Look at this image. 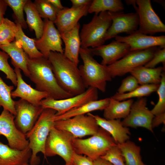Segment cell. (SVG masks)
<instances>
[{"label": "cell", "instance_id": "ac0fdd59", "mask_svg": "<svg viewBox=\"0 0 165 165\" xmlns=\"http://www.w3.org/2000/svg\"><path fill=\"white\" fill-rule=\"evenodd\" d=\"M89 49L93 56H99L102 58L101 64L105 66L114 63L123 58L130 51V47L128 44L116 40L108 44L103 45Z\"/></svg>", "mask_w": 165, "mask_h": 165}, {"label": "cell", "instance_id": "f35d334b", "mask_svg": "<svg viewBox=\"0 0 165 165\" xmlns=\"http://www.w3.org/2000/svg\"><path fill=\"white\" fill-rule=\"evenodd\" d=\"M100 157L113 165H126L122 152L117 144L111 147L104 155Z\"/></svg>", "mask_w": 165, "mask_h": 165}, {"label": "cell", "instance_id": "681fc988", "mask_svg": "<svg viewBox=\"0 0 165 165\" xmlns=\"http://www.w3.org/2000/svg\"><path fill=\"white\" fill-rule=\"evenodd\" d=\"M1 22H0V24Z\"/></svg>", "mask_w": 165, "mask_h": 165}, {"label": "cell", "instance_id": "d6a6232c", "mask_svg": "<svg viewBox=\"0 0 165 165\" xmlns=\"http://www.w3.org/2000/svg\"><path fill=\"white\" fill-rule=\"evenodd\" d=\"M18 26L7 18H4L0 24V46L7 45L15 40Z\"/></svg>", "mask_w": 165, "mask_h": 165}, {"label": "cell", "instance_id": "7a4b0ae2", "mask_svg": "<svg viewBox=\"0 0 165 165\" xmlns=\"http://www.w3.org/2000/svg\"><path fill=\"white\" fill-rule=\"evenodd\" d=\"M48 59L58 84L64 90L75 96L86 90L78 66L63 53L50 52Z\"/></svg>", "mask_w": 165, "mask_h": 165}, {"label": "cell", "instance_id": "ffe728a7", "mask_svg": "<svg viewBox=\"0 0 165 165\" xmlns=\"http://www.w3.org/2000/svg\"><path fill=\"white\" fill-rule=\"evenodd\" d=\"M14 71L16 76L17 83L16 88L12 92V98L20 97L34 105L39 106L42 100L49 97L47 93L35 89L26 83L22 78L20 68L14 67Z\"/></svg>", "mask_w": 165, "mask_h": 165}, {"label": "cell", "instance_id": "f6af8a7d", "mask_svg": "<svg viewBox=\"0 0 165 165\" xmlns=\"http://www.w3.org/2000/svg\"><path fill=\"white\" fill-rule=\"evenodd\" d=\"M7 6L5 0H0V22L4 18Z\"/></svg>", "mask_w": 165, "mask_h": 165}, {"label": "cell", "instance_id": "d6986e66", "mask_svg": "<svg viewBox=\"0 0 165 165\" xmlns=\"http://www.w3.org/2000/svg\"><path fill=\"white\" fill-rule=\"evenodd\" d=\"M90 5L78 8L64 7L59 10L54 23L60 34L73 28L81 17L86 16Z\"/></svg>", "mask_w": 165, "mask_h": 165}, {"label": "cell", "instance_id": "52a82bcc", "mask_svg": "<svg viewBox=\"0 0 165 165\" xmlns=\"http://www.w3.org/2000/svg\"><path fill=\"white\" fill-rule=\"evenodd\" d=\"M75 138L69 132L53 127L46 142L44 156L58 155L64 160L65 164H72V157L75 152L73 146Z\"/></svg>", "mask_w": 165, "mask_h": 165}, {"label": "cell", "instance_id": "7bdbcfd3", "mask_svg": "<svg viewBox=\"0 0 165 165\" xmlns=\"http://www.w3.org/2000/svg\"><path fill=\"white\" fill-rule=\"evenodd\" d=\"M165 113L155 116L152 121V128L153 129L162 123L165 124Z\"/></svg>", "mask_w": 165, "mask_h": 165}, {"label": "cell", "instance_id": "4316f807", "mask_svg": "<svg viewBox=\"0 0 165 165\" xmlns=\"http://www.w3.org/2000/svg\"><path fill=\"white\" fill-rule=\"evenodd\" d=\"M164 70L162 67L150 68L143 66L134 69L130 73L137 79L139 85L160 84Z\"/></svg>", "mask_w": 165, "mask_h": 165}, {"label": "cell", "instance_id": "e0dca14e", "mask_svg": "<svg viewBox=\"0 0 165 165\" xmlns=\"http://www.w3.org/2000/svg\"><path fill=\"white\" fill-rule=\"evenodd\" d=\"M115 40L128 44L130 51L145 50L153 47L165 48V36L148 35L139 32L138 30L127 36L117 35Z\"/></svg>", "mask_w": 165, "mask_h": 165}, {"label": "cell", "instance_id": "8fae6325", "mask_svg": "<svg viewBox=\"0 0 165 165\" xmlns=\"http://www.w3.org/2000/svg\"><path fill=\"white\" fill-rule=\"evenodd\" d=\"M135 9L139 18L138 31L144 34L153 35L165 32V25L153 10L150 0H136Z\"/></svg>", "mask_w": 165, "mask_h": 165}, {"label": "cell", "instance_id": "30bf717a", "mask_svg": "<svg viewBox=\"0 0 165 165\" xmlns=\"http://www.w3.org/2000/svg\"><path fill=\"white\" fill-rule=\"evenodd\" d=\"M98 90L89 87L83 92L68 98L55 100L48 97L42 100L40 105L44 108H50L57 111L56 116L63 114L91 101L98 100Z\"/></svg>", "mask_w": 165, "mask_h": 165}, {"label": "cell", "instance_id": "6da1fadb", "mask_svg": "<svg viewBox=\"0 0 165 165\" xmlns=\"http://www.w3.org/2000/svg\"><path fill=\"white\" fill-rule=\"evenodd\" d=\"M27 67L29 73L28 78L35 84L36 89L47 93L49 97L59 100L74 96L59 86L48 59L43 56L34 58L29 57Z\"/></svg>", "mask_w": 165, "mask_h": 165}, {"label": "cell", "instance_id": "7c38bea8", "mask_svg": "<svg viewBox=\"0 0 165 165\" xmlns=\"http://www.w3.org/2000/svg\"><path fill=\"white\" fill-rule=\"evenodd\" d=\"M14 116L8 110L3 109L0 115V135L6 138L11 148L24 150L29 147V141L16 127Z\"/></svg>", "mask_w": 165, "mask_h": 165}, {"label": "cell", "instance_id": "ee69618b", "mask_svg": "<svg viewBox=\"0 0 165 165\" xmlns=\"http://www.w3.org/2000/svg\"><path fill=\"white\" fill-rule=\"evenodd\" d=\"M72 3L71 7L74 8L80 7L87 5H90L92 2L91 0H71Z\"/></svg>", "mask_w": 165, "mask_h": 165}, {"label": "cell", "instance_id": "f1b7e54d", "mask_svg": "<svg viewBox=\"0 0 165 165\" xmlns=\"http://www.w3.org/2000/svg\"><path fill=\"white\" fill-rule=\"evenodd\" d=\"M117 145L122 152L126 165H146L142 160L140 147L134 142L128 140Z\"/></svg>", "mask_w": 165, "mask_h": 165}, {"label": "cell", "instance_id": "7dc6e473", "mask_svg": "<svg viewBox=\"0 0 165 165\" xmlns=\"http://www.w3.org/2000/svg\"><path fill=\"white\" fill-rule=\"evenodd\" d=\"M53 6L59 10H61L64 8L61 4L60 0H47Z\"/></svg>", "mask_w": 165, "mask_h": 165}, {"label": "cell", "instance_id": "cb8c5ba5", "mask_svg": "<svg viewBox=\"0 0 165 165\" xmlns=\"http://www.w3.org/2000/svg\"><path fill=\"white\" fill-rule=\"evenodd\" d=\"M0 49L11 57L13 66L20 68L28 77L29 73L27 64L29 57L20 45L15 40L7 45L0 46Z\"/></svg>", "mask_w": 165, "mask_h": 165}, {"label": "cell", "instance_id": "603a6c76", "mask_svg": "<svg viewBox=\"0 0 165 165\" xmlns=\"http://www.w3.org/2000/svg\"><path fill=\"white\" fill-rule=\"evenodd\" d=\"M31 154L29 147L18 150L0 141V165H25L28 164Z\"/></svg>", "mask_w": 165, "mask_h": 165}, {"label": "cell", "instance_id": "44dd1931", "mask_svg": "<svg viewBox=\"0 0 165 165\" xmlns=\"http://www.w3.org/2000/svg\"><path fill=\"white\" fill-rule=\"evenodd\" d=\"M80 28L78 23L72 29L60 34L65 45L64 56L77 66L79 62V56L81 46Z\"/></svg>", "mask_w": 165, "mask_h": 165}, {"label": "cell", "instance_id": "d4e9b609", "mask_svg": "<svg viewBox=\"0 0 165 165\" xmlns=\"http://www.w3.org/2000/svg\"><path fill=\"white\" fill-rule=\"evenodd\" d=\"M109 101V97L90 101L63 114L55 115L54 120L55 121L66 119L75 116L87 114L94 111L104 110L108 105Z\"/></svg>", "mask_w": 165, "mask_h": 165}, {"label": "cell", "instance_id": "5bb4252c", "mask_svg": "<svg viewBox=\"0 0 165 165\" xmlns=\"http://www.w3.org/2000/svg\"><path fill=\"white\" fill-rule=\"evenodd\" d=\"M43 31L41 37L35 39L37 49L43 56L48 59L50 52L63 53L62 40L60 33L55 26L54 23L48 19H44Z\"/></svg>", "mask_w": 165, "mask_h": 165}, {"label": "cell", "instance_id": "b9f144b4", "mask_svg": "<svg viewBox=\"0 0 165 165\" xmlns=\"http://www.w3.org/2000/svg\"><path fill=\"white\" fill-rule=\"evenodd\" d=\"M72 165H94L93 160L87 156L74 153L72 159Z\"/></svg>", "mask_w": 165, "mask_h": 165}, {"label": "cell", "instance_id": "83f0119b", "mask_svg": "<svg viewBox=\"0 0 165 165\" xmlns=\"http://www.w3.org/2000/svg\"><path fill=\"white\" fill-rule=\"evenodd\" d=\"M24 11L26 15L27 24L30 30L34 31L36 39L39 38L43 32L44 22L31 0H28L24 6Z\"/></svg>", "mask_w": 165, "mask_h": 165}, {"label": "cell", "instance_id": "3957f363", "mask_svg": "<svg viewBox=\"0 0 165 165\" xmlns=\"http://www.w3.org/2000/svg\"><path fill=\"white\" fill-rule=\"evenodd\" d=\"M57 111L50 108H44L31 130L26 135L29 147L32 152L30 165H38L40 162L39 152L45 155L46 142L50 131L54 126V118Z\"/></svg>", "mask_w": 165, "mask_h": 165}, {"label": "cell", "instance_id": "ba28073f", "mask_svg": "<svg viewBox=\"0 0 165 165\" xmlns=\"http://www.w3.org/2000/svg\"><path fill=\"white\" fill-rule=\"evenodd\" d=\"M159 47L156 46L144 50L130 51L121 59L106 66L107 71L112 78L130 73L134 69L144 66L149 61Z\"/></svg>", "mask_w": 165, "mask_h": 165}, {"label": "cell", "instance_id": "8d00e7d4", "mask_svg": "<svg viewBox=\"0 0 165 165\" xmlns=\"http://www.w3.org/2000/svg\"><path fill=\"white\" fill-rule=\"evenodd\" d=\"M159 99L157 103L151 110L155 116L165 113V74L163 71L161 75V80L156 91Z\"/></svg>", "mask_w": 165, "mask_h": 165}, {"label": "cell", "instance_id": "9a60e30c", "mask_svg": "<svg viewBox=\"0 0 165 165\" xmlns=\"http://www.w3.org/2000/svg\"><path fill=\"white\" fill-rule=\"evenodd\" d=\"M147 104L146 97L138 98L134 102L129 114L122 121L123 125L127 127H143L153 133L151 123L154 116L147 108Z\"/></svg>", "mask_w": 165, "mask_h": 165}, {"label": "cell", "instance_id": "4fadbf2b", "mask_svg": "<svg viewBox=\"0 0 165 165\" xmlns=\"http://www.w3.org/2000/svg\"><path fill=\"white\" fill-rule=\"evenodd\" d=\"M15 123L18 129L26 135L34 126L44 108L21 99L15 101Z\"/></svg>", "mask_w": 165, "mask_h": 165}, {"label": "cell", "instance_id": "2e32d148", "mask_svg": "<svg viewBox=\"0 0 165 165\" xmlns=\"http://www.w3.org/2000/svg\"><path fill=\"white\" fill-rule=\"evenodd\" d=\"M109 12L112 23L106 33L105 41L115 37L119 33H125L130 35L138 30L139 18L136 12Z\"/></svg>", "mask_w": 165, "mask_h": 165}, {"label": "cell", "instance_id": "9c48e42d", "mask_svg": "<svg viewBox=\"0 0 165 165\" xmlns=\"http://www.w3.org/2000/svg\"><path fill=\"white\" fill-rule=\"evenodd\" d=\"M54 127L71 134L75 138L93 135L99 127L91 113L75 116L67 119L55 121Z\"/></svg>", "mask_w": 165, "mask_h": 165}, {"label": "cell", "instance_id": "4dcf8cb0", "mask_svg": "<svg viewBox=\"0 0 165 165\" xmlns=\"http://www.w3.org/2000/svg\"><path fill=\"white\" fill-rule=\"evenodd\" d=\"M18 26V30L16 33L15 40L21 46L22 48L31 58H36L43 56L37 49L35 44V39L27 36L23 32L21 26L16 23Z\"/></svg>", "mask_w": 165, "mask_h": 165}, {"label": "cell", "instance_id": "484cf974", "mask_svg": "<svg viewBox=\"0 0 165 165\" xmlns=\"http://www.w3.org/2000/svg\"><path fill=\"white\" fill-rule=\"evenodd\" d=\"M133 102L131 99L120 101L109 97V104L104 110V118L107 120L124 119L129 114Z\"/></svg>", "mask_w": 165, "mask_h": 165}, {"label": "cell", "instance_id": "bcb514c9", "mask_svg": "<svg viewBox=\"0 0 165 165\" xmlns=\"http://www.w3.org/2000/svg\"><path fill=\"white\" fill-rule=\"evenodd\" d=\"M93 161L94 165H113L108 161L100 157Z\"/></svg>", "mask_w": 165, "mask_h": 165}, {"label": "cell", "instance_id": "1f68e13d", "mask_svg": "<svg viewBox=\"0 0 165 165\" xmlns=\"http://www.w3.org/2000/svg\"><path fill=\"white\" fill-rule=\"evenodd\" d=\"M159 84H149L140 85L133 91L125 93L119 94L116 92L112 98L118 101H123L134 97L138 98L148 96L156 91Z\"/></svg>", "mask_w": 165, "mask_h": 165}, {"label": "cell", "instance_id": "e575fe53", "mask_svg": "<svg viewBox=\"0 0 165 165\" xmlns=\"http://www.w3.org/2000/svg\"><path fill=\"white\" fill-rule=\"evenodd\" d=\"M34 3L41 18L48 19L54 22L58 10L47 0H35Z\"/></svg>", "mask_w": 165, "mask_h": 165}, {"label": "cell", "instance_id": "d590c367", "mask_svg": "<svg viewBox=\"0 0 165 165\" xmlns=\"http://www.w3.org/2000/svg\"><path fill=\"white\" fill-rule=\"evenodd\" d=\"M28 0H5L8 5L13 10L16 23L22 28L26 29L27 24L24 17V7Z\"/></svg>", "mask_w": 165, "mask_h": 165}, {"label": "cell", "instance_id": "8992f818", "mask_svg": "<svg viewBox=\"0 0 165 165\" xmlns=\"http://www.w3.org/2000/svg\"><path fill=\"white\" fill-rule=\"evenodd\" d=\"M116 144L111 135L101 127L96 133L89 138H75L73 141L75 152L84 155L93 161L104 155Z\"/></svg>", "mask_w": 165, "mask_h": 165}, {"label": "cell", "instance_id": "60d3db41", "mask_svg": "<svg viewBox=\"0 0 165 165\" xmlns=\"http://www.w3.org/2000/svg\"><path fill=\"white\" fill-rule=\"evenodd\" d=\"M160 63H163V67L165 69V48L159 47L155 52L152 58L144 66L148 68H153Z\"/></svg>", "mask_w": 165, "mask_h": 165}, {"label": "cell", "instance_id": "277c9868", "mask_svg": "<svg viewBox=\"0 0 165 165\" xmlns=\"http://www.w3.org/2000/svg\"><path fill=\"white\" fill-rule=\"evenodd\" d=\"M79 54L83 64L78 68L86 88L93 87L105 92L107 82L112 79L106 66L99 63L94 58L89 48H81Z\"/></svg>", "mask_w": 165, "mask_h": 165}, {"label": "cell", "instance_id": "836d02e7", "mask_svg": "<svg viewBox=\"0 0 165 165\" xmlns=\"http://www.w3.org/2000/svg\"><path fill=\"white\" fill-rule=\"evenodd\" d=\"M14 86L7 85L0 76V108L7 110L14 116L16 114L15 101L11 96Z\"/></svg>", "mask_w": 165, "mask_h": 165}, {"label": "cell", "instance_id": "ab89813d", "mask_svg": "<svg viewBox=\"0 0 165 165\" xmlns=\"http://www.w3.org/2000/svg\"><path fill=\"white\" fill-rule=\"evenodd\" d=\"M137 79L133 75H129L122 81L117 93L123 94L133 91L139 86Z\"/></svg>", "mask_w": 165, "mask_h": 165}, {"label": "cell", "instance_id": "c3c4849f", "mask_svg": "<svg viewBox=\"0 0 165 165\" xmlns=\"http://www.w3.org/2000/svg\"><path fill=\"white\" fill-rule=\"evenodd\" d=\"M25 165H30L28 164H26ZM64 165H72V164H65Z\"/></svg>", "mask_w": 165, "mask_h": 165}, {"label": "cell", "instance_id": "7402d4cb", "mask_svg": "<svg viewBox=\"0 0 165 165\" xmlns=\"http://www.w3.org/2000/svg\"><path fill=\"white\" fill-rule=\"evenodd\" d=\"M99 126L108 132L116 144L129 140L130 134L129 129L124 126L120 119L107 120L91 113Z\"/></svg>", "mask_w": 165, "mask_h": 165}, {"label": "cell", "instance_id": "74e56055", "mask_svg": "<svg viewBox=\"0 0 165 165\" xmlns=\"http://www.w3.org/2000/svg\"><path fill=\"white\" fill-rule=\"evenodd\" d=\"M5 52L0 50V71L4 73L6 78L9 79L15 86L17 85V78L16 74L8 62L9 57Z\"/></svg>", "mask_w": 165, "mask_h": 165}, {"label": "cell", "instance_id": "f546056e", "mask_svg": "<svg viewBox=\"0 0 165 165\" xmlns=\"http://www.w3.org/2000/svg\"><path fill=\"white\" fill-rule=\"evenodd\" d=\"M124 9L123 4L120 0H93L89 6L88 12L98 15L105 11L122 12Z\"/></svg>", "mask_w": 165, "mask_h": 165}, {"label": "cell", "instance_id": "5b68a950", "mask_svg": "<svg viewBox=\"0 0 165 165\" xmlns=\"http://www.w3.org/2000/svg\"><path fill=\"white\" fill-rule=\"evenodd\" d=\"M112 23L109 12L95 14L90 22L82 26L79 33L81 48H94L103 45L106 33Z\"/></svg>", "mask_w": 165, "mask_h": 165}]
</instances>
